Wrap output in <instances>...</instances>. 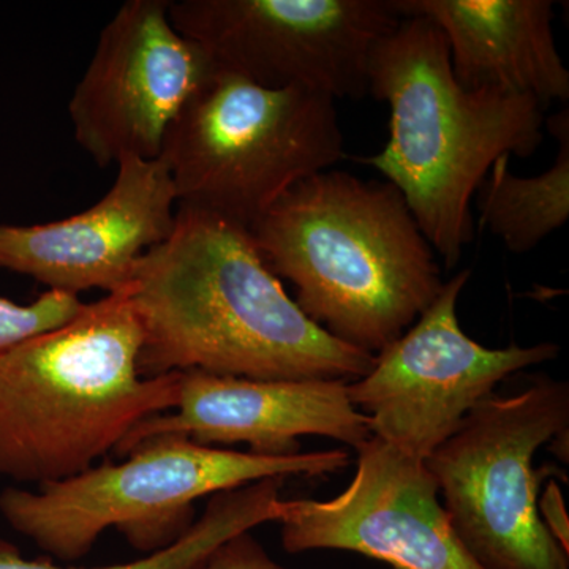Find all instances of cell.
Listing matches in <instances>:
<instances>
[{"label": "cell", "mask_w": 569, "mask_h": 569, "mask_svg": "<svg viewBox=\"0 0 569 569\" xmlns=\"http://www.w3.org/2000/svg\"><path fill=\"white\" fill-rule=\"evenodd\" d=\"M283 482L282 478L263 479L212 496L201 518L174 545L130 563L58 567L47 560H26L17 546L0 539V569H198L228 539L252 531L261 523L274 522Z\"/></svg>", "instance_id": "2e32d148"}, {"label": "cell", "mask_w": 569, "mask_h": 569, "mask_svg": "<svg viewBox=\"0 0 569 569\" xmlns=\"http://www.w3.org/2000/svg\"><path fill=\"white\" fill-rule=\"evenodd\" d=\"M178 433L197 443L247 445L249 452L284 458L301 452L299 438L328 437L358 449L372 438L340 380H250L189 370L178 406L134 427L116 449L126 458L141 441Z\"/></svg>", "instance_id": "4fadbf2b"}, {"label": "cell", "mask_w": 569, "mask_h": 569, "mask_svg": "<svg viewBox=\"0 0 569 569\" xmlns=\"http://www.w3.org/2000/svg\"><path fill=\"white\" fill-rule=\"evenodd\" d=\"M84 306L80 296L59 290L44 291L26 306L0 298V358L26 340L69 323Z\"/></svg>", "instance_id": "e0dca14e"}, {"label": "cell", "mask_w": 569, "mask_h": 569, "mask_svg": "<svg viewBox=\"0 0 569 569\" xmlns=\"http://www.w3.org/2000/svg\"><path fill=\"white\" fill-rule=\"evenodd\" d=\"M471 272L445 282L429 309L373 359L366 377L347 383L372 437L427 460L501 381L559 358L552 342L488 348L460 328L458 302Z\"/></svg>", "instance_id": "9c48e42d"}, {"label": "cell", "mask_w": 569, "mask_h": 569, "mask_svg": "<svg viewBox=\"0 0 569 569\" xmlns=\"http://www.w3.org/2000/svg\"><path fill=\"white\" fill-rule=\"evenodd\" d=\"M369 93L388 103L389 138L359 163L402 193L433 252L456 268L473 241L479 186L501 157L538 151L546 108L520 93L462 88L443 33L421 17H402L378 41Z\"/></svg>", "instance_id": "3957f363"}, {"label": "cell", "mask_w": 569, "mask_h": 569, "mask_svg": "<svg viewBox=\"0 0 569 569\" xmlns=\"http://www.w3.org/2000/svg\"><path fill=\"white\" fill-rule=\"evenodd\" d=\"M168 6L127 0L71 96L74 140L99 167L162 156L171 122L217 69L208 51L178 32Z\"/></svg>", "instance_id": "30bf717a"}, {"label": "cell", "mask_w": 569, "mask_h": 569, "mask_svg": "<svg viewBox=\"0 0 569 569\" xmlns=\"http://www.w3.org/2000/svg\"><path fill=\"white\" fill-rule=\"evenodd\" d=\"M355 477L331 500H280L274 522L288 553L335 549L396 569H482L460 545L425 460L372 437Z\"/></svg>", "instance_id": "8fae6325"}, {"label": "cell", "mask_w": 569, "mask_h": 569, "mask_svg": "<svg viewBox=\"0 0 569 569\" xmlns=\"http://www.w3.org/2000/svg\"><path fill=\"white\" fill-rule=\"evenodd\" d=\"M168 13L219 69L336 102L369 96L372 52L402 20L391 0H170Z\"/></svg>", "instance_id": "ba28073f"}, {"label": "cell", "mask_w": 569, "mask_h": 569, "mask_svg": "<svg viewBox=\"0 0 569 569\" xmlns=\"http://www.w3.org/2000/svg\"><path fill=\"white\" fill-rule=\"evenodd\" d=\"M569 430V385L546 373L478 403L426 460L460 545L482 569H569L538 512L539 448Z\"/></svg>", "instance_id": "52a82bcc"}, {"label": "cell", "mask_w": 569, "mask_h": 569, "mask_svg": "<svg viewBox=\"0 0 569 569\" xmlns=\"http://www.w3.org/2000/svg\"><path fill=\"white\" fill-rule=\"evenodd\" d=\"M178 206L250 228L296 183L346 157L336 100L216 71L164 137Z\"/></svg>", "instance_id": "8992f818"}, {"label": "cell", "mask_w": 569, "mask_h": 569, "mask_svg": "<svg viewBox=\"0 0 569 569\" xmlns=\"http://www.w3.org/2000/svg\"><path fill=\"white\" fill-rule=\"evenodd\" d=\"M142 331L129 287L0 358V477L50 485L89 470L178 406L181 372L140 373Z\"/></svg>", "instance_id": "277c9868"}, {"label": "cell", "mask_w": 569, "mask_h": 569, "mask_svg": "<svg viewBox=\"0 0 569 569\" xmlns=\"http://www.w3.org/2000/svg\"><path fill=\"white\" fill-rule=\"evenodd\" d=\"M350 462L343 449L266 458L162 433L141 441L122 462L100 463L39 490L6 489L0 515L58 560L82 559L110 529L149 556L189 531L200 498L263 479L328 477Z\"/></svg>", "instance_id": "5b68a950"}, {"label": "cell", "mask_w": 569, "mask_h": 569, "mask_svg": "<svg viewBox=\"0 0 569 569\" xmlns=\"http://www.w3.org/2000/svg\"><path fill=\"white\" fill-rule=\"evenodd\" d=\"M400 17H421L447 40L462 88L568 102L569 71L553 36L550 0H391Z\"/></svg>", "instance_id": "5bb4252c"}, {"label": "cell", "mask_w": 569, "mask_h": 569, "mask_svg": "<svg viewBox=\"0 0 569 569\" xmlns=\"http://www.w3.org/2000/svg\"><path fill=\"white\" fill-rule=\"evenodd\" d=\"M198 569H284L268 556L263 546L250 535L228 539Z\"/></svg>", "instance_id": "ac0fdd59"}, {"label": "cell", "mask_w": 569, "mask_h": 569, "mask_svg": "<svg viewBox=\"0 0 569 569\" xmlns=\"http://www.w3.org/2000/svg\"><path fill=\"white\" fill-rule=\"evenodd\" d=\"M295 302L340 342L377 356L443 290L440 266L388 181L325 170L288 190L249 228Z\"/></svg>", "instance_id": "7a4b0ae2"}, {"label": "cell", "mask_w": 569, "mask_h": 569, "mask_svg": "<svg viewBox=\"0 0 569 569\" xmlns=\"http://www.w3.org/2000/svg\"><path fill=\"white\" fill-rule=\"evenodd\" d=\"M116 167L111 189L86 211L29 227L0 223V269L77 296L129 287L142 254L173 231L178 197L162 157H126Z\"/></svg>", "instance_id": "7c38bea8"}, {"label": "cell", "mask_w": 569, "mask_h": 569, "mask_svg": "<svg viewBox=\"0 0 569 569\" xmlns=\"http://www.w3.org/2000/svg\"><path fill=\"white\" fill-rule=\"evenodd\" d=\"M548 126L559 142L552 167L523 178L512 173L509 157H501L477 190L479 224L512 253L537 249L569 219L568 108L553 114Z\"/></svg>", "instance_id": "9a60e30c"}, {"label": "cell", "mask_w": 569, "mask_h": 569, "mask_svg": "<svg viewBox=\"0 0 569 569\" xmlns=\"http://www.w3.org/2000/svg\"><path fill=\"white\" fill-rule=\"evenodd\" d=\"M538 512L546 529L559 542L560 548L569 553V516L563 492L556 481H549L548 488L538 498Z\"/></svg>", "instance_id": "d6986e66"}, {"label": "cell", "mask_w": 569, "mask_h": 569, "mask_svg": "<svg viewBox=\"0 0 569 569\" xmlns=\"http://www.w3.org/2000/svg\"><path fill=\"white\" fill-rule=\"evenodd\" d=\"M140 373L250 380H359L376 356L313 323L266 264L249 228L178 206L173 231L148 250L132 282Z\"/></svg>", "instance_id": "6da1fadb"}]
</instances>
